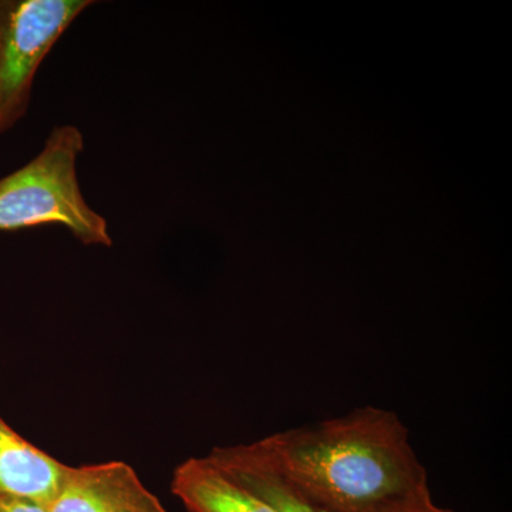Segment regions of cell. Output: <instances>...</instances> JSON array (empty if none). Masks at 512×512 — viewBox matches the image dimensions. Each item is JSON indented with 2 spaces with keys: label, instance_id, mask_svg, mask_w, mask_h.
Masks as SVG:
<instances>
[{
  "label": "cell",
  "instance_id": "5",
  "mask_svg": "<svg viewBox=\"0 0 512 512\" xmlns=\"http://www.w3.org/2000/svg\"><path fill=\"white\" fill-rule=\"evenodd\" d=\"M67 467L23 439L0 416V498L47 505L59 490Z\"/></svg>",
  "mask_w": 512,
  "mask_h": 512
},
{
  "label": "cell",
  "instance_id": "2",
  "mask_svg": "<svg viewBox=\"0 0 512 512\" xmlns=\"http://www.w3.org/2000/svg\"><path fill=\"white\" fill-rule=\"evenodd\" d=\"M84 136L56 126L29 163L0 178V231L60 225L86 247H111L109 222L84 198L77 161Z\"/></svg>",
  "mask_w": 512,
  "mask_h": 512
},
{
  "label": "cell",
  "instance_id": "4",
  "mask_svg": "<svg viewBox=\"0 0 512 512\" xmlns=\"http://www.w3.org/2000/svg\"><path fill=\"white\" fill-rule=\"evenodd\" d=\"M47 512H168L124 461L67 467Z\"/></svg>",
  "mask_w": 512,
  "mask_h": 512
},
{
  "label": "cell",
  "instance_id": "1",
  "mask_svg": "<svg viewBox=\"0 0 512 512\" xmlns=\"http://www.w3.org/2000/svg\"><path fill=\"white\" fill-rule=\"evenodd\" d=\"M228 450L330 512H365L429 484L397 414L372 406Z\"/></svg>",
  "mask_w": 512,
  "mask_h": 512
},
{
  "label": "cell",
  "instance_id": "7",
  "mask_svg": "<svg viewBox=\"0 0 512 512\" xmlns=\"http://www.w3.org/2000/svg\"><path fill=\"white\" fill-rule=\"evenodd\" d=\"M207 457L274 512H330L299 493L284 478L235 457L228 447L214 448Z\"/></svg>",
  "mask_w": 512,
  "mask_h": 512
},
{
  "label": "cell",
  "instance_id": "9",
  "mask_svg": "<svg viewBox=\"0 0 512 512\" xmlns=\"http://www.w3.org/2000/svg\"><path fill=\"white\" fill-rule=\"evenodd\" d=\"M0 512H47L45 504L22 498H0Z\"/></svg>",
  "mask_w": 512,
  "mask_h": 512
},
{
  "label": "cell",
  "instance_id": "3",
  "mask_svg": "<svg viewBox=\"0 0 512 512\" xmlns=\"http://www.w3.org/2000/svg\"><path fill=\"white\" fill-rule=\"evenodd\" d=\"M92 0H0V134L29 110L35 77Z\"/></svg>",
  "mask_w": 512,
  "mask_h": 512
},
{
  "label": "cell",
  "instance_id": "6",
  "mask_svg": "<svg viewBox=\"0 0 512 512\" xmlns=\"http://www.w3.org/2000/svg\"><path fill=\"white\" fill-rule=\"evenodd\" d=\"M171 491L188 512H274L208 457L175 468Z\"/></svg>",
  "mask_w": 512,
  "mask_h": 512
},
{
  "label": "cell",
  "instance_id": "8",
  "mask_svg": "<svg viewBox=\"0 0 512 512\" xmlns=\"http://www.w3.org/2000/svg\"><path fill=\"white\" fill-rule=\"evenodd\" d=\"M365 512H454L434 504L429 484L420 485L407 493L396 495Z\"/></svg>",
  "mask_w": 512,
  "mask_h": 512
}]
</instances>
